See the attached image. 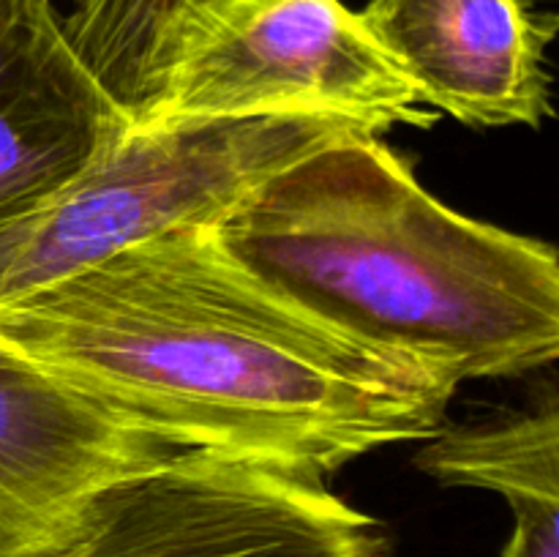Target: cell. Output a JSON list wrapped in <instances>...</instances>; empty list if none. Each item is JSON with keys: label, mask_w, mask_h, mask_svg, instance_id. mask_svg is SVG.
<instances>
[{"label": "cell", "mask_w": 559, "mask_h": 557, "mask_svg": "<svg viewBox=\"0 0 559 557\" xmlns=\"http://www.w3.org/2000/svg\"><path fill=\"white\" fill-rule=\"evenodd\" d=\"M0 342L167 435L320 481L429 440L459 388L289 304L207 227L153 235L0 306Z\"/></svg>", "instance_id": "cell-1"}, {"label": "cell", "mask_w": 559, "mask_h": 557, "mask_svg": "<svg viewBox=\"0 0 559 557\" xmlns=\"http://www.w3.org/2000/svg\"><path fill=\"white\" fill-rule=\"evenodd\" d=\"M207 229L289 304L453 386L557 360L555 246L442 205L374 131L287 164Z\"/></svg>", "instance_id": "cell-2"}, {"label": "cell", "mask_w": 559, "mask_h": 557, "mask_svg": "<svg viewBox=\"0 0 559 557\" xmlns=\"http://www.w3.org/2000/svg\"><path fill=\"white\" fill-rule=\"evenodd\" d=\"M355 131L366 129L325 115L131 126L52 200L0 227V306L153 235L211 227L273 173Z\"/></svg>", "instance_id": "cell-3"}, {"label": "cell", "mask_w": 559, "mask_h": 557, "mask_svg": "<svg viewBox=\"0 0 559 557\" xmlns=\"http://www.w3.org/2000/svg\"><path fill=\"white\" fill-rule=\"evenodd\" d=\"M151 85L145 123L325 115L380 134L437 118L342 0H180L153 47Z\"/></svg>", "instance_id": "cell-4"}, {"label": "cell", "mask_w": 559, "mask_h": 557, "mask_svg": "<svg viewBox=\"0 0 559 557\" xmlns=\"http://www.w3.org/2000/svg\"><path fill=\"white\" fill-rule=\"evenodd\" d=\"M377 519L325 481L218 448L129 475L47 557H385Z\"/></svg>", "instance_id": "cell-5"}, {"label": "cell", "mask_w": 559, "mask_h": 557, "mask_svg": "<svg viewBox=\"0 0 559 557\" xmlns=\"http://www.w3.org/2000/svg\"><path fill=\"white\" fill-rule=\"evenodd\" d=\"M0 342V557H47L102 491L197 451Z\"/></svg>", "instance_id": "cell-6"}, {"label": "cell", "mask_w": 559, "mask_h": 557, "mask_svg": "<svg viewBox=\"0 0 559 557\" xmlns=\"http://www.w3.org/2000/svg\"><path fill=\"white\" fill-rule=\"evenodd\" d=\"M358 16L420 104L495 129H540L551 115L557 25L533 0H369Z\"/></svg>", "instance_id": "cell-7"}, {"label": "cell", "mask_w": 559, "mask_h": 557, "mask_svg": "<svg viewBox=\"0 0 559 557\" xmlns=\"http://www.w3.org/2000/svg\"><path fill=\"white\" fill-rule=\"evenodd\" d=\"M126 129L55 0H0V227L52 200Z\"/></svg>", "instance_id": "cell-8"}, {"label": "cell", "mask_w": 559, "mask_h": 557, "mask_svg": "<svg viewBox=\"0 0 559 557\" xmlns=\"http://www.w3.org/2000/svg\"><path fill=\"white\" fill-rule=\"evenodd\" d=\"M418 467L442 484L480 486L506 500L559 495L557 404L489 424L437 429L418 453Z\"/></svg>", "instance_id": "cell-9"}, {"label": "cell", "mask_w": 559, "mask_h": 557, "mask_svg": "<svg viewBox=\"0 0 559 557\" xmlns=\"http://www.w3.org/2000/svg\"><path fill=\"white\" fill-rule=\"evenodd\" d=\"M173 3L175 0H55L71 49L129 126H142L151 112V58Z\"/></svg>", "instance_id": "cell-10"}, {"label": "cell", "mask_w": 559, "mask_h": 557, "mask_svg": "<svg viewBox=\"0 0 559 557\" xmlns=\"http://www.w3.org/2000/svg\"><path fill=\"white\" fill-rule=\"evenodd\" d=\"M513 533L500 557H559V495L513 497Z\"/></svg>", "instance_id": "cell-11"}, {"label": "cell", "mask_w": 559, "mask_h": 557, "mask_svg": "<svg viewBox=\"0 0 559 557\" xmlns=\"http://www.w3.org/2000/svg\"><path fill=\"white\" fill-rule=\"evenodd\" d=\"M180 3V0H175V3H173V9H175V5H178ZM173 9H169V11H173ZM169 16V14H167ZM164 22H167V20H164ZM158 33H162V31H158ZM151 63H153V58H151ZM151 91H153V85H151ZM147 115H151V112H147Z\"/></svg>", "instance_id": "cell-12"}]
</instances>
